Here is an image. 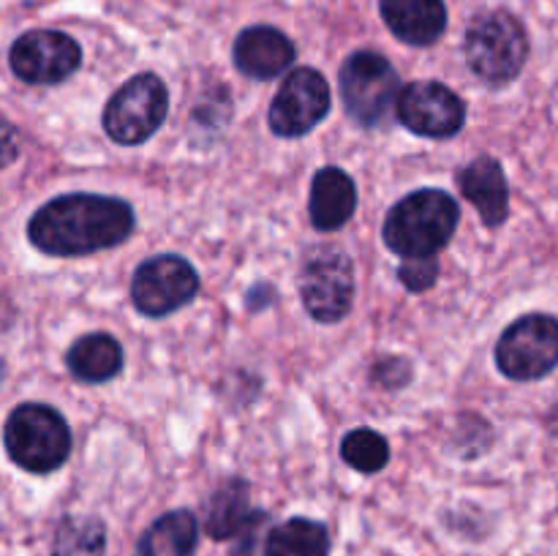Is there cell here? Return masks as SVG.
I'll return each instance as SVG.
<instances>
[{"instance_id":"6da1fadb","label":"cell","mask_w":558,"mask_h":556,"mask_svg":"<svg viewBox=\"0 0 558 556\" xmlns=\"http://www.w3.org/2000/svg\"><path fill=\"white\" fill-rule=\"evenodd\" d=\"M134 229V210L101 194H65L38 207L27 223L31 243L49 256H87L123 243Z\"/></svg>"},{"instance_id":"7a4b0ae2","label":"cell","mask_w":558,"mask_h":556,"mask_svg":"<svg viewBox=\"0 0 558 556\" xmlns=\"http://www.w3.org/2000/svg\"><path fill=\"white\" fill-rule=\"evenodd\" d=\"M461 210L447 191L420 189L403 196L385 218V243L403 259L436 256L456 234Z\"/></svg>"},{"instance_id":"3957f363","label":"cell","mask_w":558,"mask_h":556,"mask_svg":"<svg viewBox=\"0 0 558 556\" xmlns=\"http://www.w3.org/2000/svg\"><path fill=\"white\" fill-rule=\"evenodd\" d=\"M5 452L16 467L47 474L63 467L71 452L69 423L44 403H22L5 420Z\"/></svg>"},{"instance_id":"277c9868","label":"cell","mask_w":558,"mask_h":556,"mask_svg":"<svg viewBox=\"0 0 558 556\" xmlns=\"http://www.w3.org/2000/svg\"><path fill=\"white\" fill-rule=\"evenodd\" d=\"M466 63L488 85H507L521 74L529 58V38L521 22L507 11L480 14L466 31Z\"/></svg>"},{"instance_id":"5b68a950","label":"cell","mask_w":558,"mask_h":556,"mask_svg":"<svg viewBox=\"0 0 558 556\" xmlns=\"http://www.w3.org/2000/svg\"><path fill=\"white\" fill-rule=\"evenodd\" d=\"M403 87L390 60L379 52H354L341 69V96L360 125L379 129L398 112Z\"/></svg>"},{"instance_id":"8992f818","label":"cell","mask_w":558,"mask_h":556,"mask_svg":"<svg viewBox=\"0 0 558 556\" xmlns=\"http://www.w3.org/2000/svg\"><path fill=\"white\" fill-rule=\"evenodd\" d=\"M169 109L167 85L156 74H140L125 82L107 101L104 131L118 145H140L150 140Z\"/></svg>"},{"instance_id":"52a82bcc","label":"cell","mask_w":558,"mask_h":556,"mask_svg":"<svg viewBox=\"0 0 558 556\" xmlns=\"http://www.w3.org/2000/svg\"><path fill=\"white\" fill-rule=\"evenodd\" d=\"M496 365L505 376L532 382L558 365V319L529 314L512 322L496 343Z\"/></svg>"},{"instance_id":"ba28073f","label":"cell","mask_w":558,"mask_h":556,"mask_svg":"<svg viewBox=\"0 0 558 556\" xmlns=\"http://www.w3.org/2000/svg\"><path fill=\"white\" fill-rule=\"evenodd\" d=\"M300 294L305 311L316 322H341L349 314L354 300V265L341 249L322 245L314 249L303 262L300 273Z\"/></svg>"},{"instance_id":"9c48e42d","label":"cell","mask_w":558,"mask_h":556,"mask_svg":"<svg viewBox=\"0 0 558 556\" xmlns=\"http://www.w3.org/2000/svg\"><path fill=\"white\" fill-rule=\"evenodd\" d=\"M199 292V276L183 256L163 254L142 262L131 278V300L145 316H167Z\"/></svg>"},{"instance_id":"30bf717a","label":"cell","mask_w":558,"mask_h":556,"mask_svg":"<svg viewBox=\"0 0 558 556\" xmlns=\"http://www.w3.org/2000/svg\"><path fill=\"white\" fill-rule=\"evenodd\" d=\"M330 112V87L316 69H294L283 76L270 104V129L278 136H303Z\"/></svg>"},{"instance_id":"8fae6325","label":"cell","mask_w":558,"mask_h":556,"mask_svg":"<svg viewBox=\"0 0 558 556\" xmlns=\"http://www.w3.org/2000/svg\"><path fill=\"white\" fill-rule=\"evenodd\" d=\"M82 63L80 44L58 31H31L11 47V71L27 85H58Z\"/></svg>"},{"instance_id":"7c38bea8","label":"cell","mask_w":558,"mask_h":556,"mask_svg":"<svg viewBox=\"0 0 558 556\" xmlns=\"http://www.w3.org/2000/svg\"><path fill=\"white\" fill-rule=\"evenodd\" d=\"M396 114L414 134L445 140L463 129L466 104L441 82H412L403 87Z\"/></svg>"},{"instance_id":"4fadbf2b","label":"cell","mask_w":558,"mask_h":556,"mask_svg":"<svg viewBox=\"0 0 558 556\" xmlns=\"http://www.w3.org/2000/svg\"><path fill=\"white\" fill-rule=\"evenodd\" d=\"M294 44L267 25L245 27L234 41V65L254 80H272L292 65Z\"/></svg>"},{"instance_id":"5bb4252c","label":"cell","mask_w":558,"mask_h":556,"mask_svg":"<svg viewBox=\"0 0 558 556\" xmlns=\"http://www.w3.org/2000/svg\"><path fill=\"white\" fill-rule=\"evenodd\" d=\"M463 196L480 210L488 227H501L510 213V189L501 164L490 156H480L458 178Z\"/></svg>"},{"instance_id":"9a60e30c","label":"cell","mask_w":558,"mask_h":556,"mask_svg":"<svg viewBox=\"0 0 558 556\" xmlns=\"http://www.w3.org/2000/svg\"><path fill=\"white\" fill-rule=\"evenodd\" d=\"M379 9L387 27L414 47H428L447 27L445 0H379Z\"/></svg>"},{"instance_id":"2e32d148","label":"cell","mask_w":558,"mask_h":556,"mask_svg":"<svg viewBox=\"0 0 558 556\" xmlns=\"http://www.w3.org/2000/svg\"><path fill=\"white\" fill-rule=\"evenodd\" d=\"M357 207V189L343 169L325 167L311 183V221L322 232L341 229Z\"/></svg>"},{"instance_id":"e0dca14e","label":"cell","mask_w":558,"mask_h":556,"mask_svg":"<svg viewBox=\"0 0 558 556\" xmlns=\"http://www.w3.org/2000/svg\"><path fill=\"white\" fill-rule=\"evenodd\" d=\"M65 365L76 379L98 385L118 376V371L123 368V349L107 333H90L71 343L65 352Z\"/></svg>"},{"instance_id":"ac0fdd59","label":"cell","mask_w":558,"mask_h":556,"mask_svg":"<svg viewBox=\"0 0 558 556\" xmlns=\"http://www.w3.org/2000/svg\"><path fill=\"white\" fill-rule=\"evenodd\" d=\"M199 540L194 512L174 510L158 518L136 545V556H191Z\"/></svg>"},{"instance_id":"d6986e66","label":"cell","mask_w":558,"mask_h":556,"mask_svg":"<svg viewBox=\"0 0 558 556\" xmlns=\"http://www.w3.org/2000/svg\"><path fill=\"white\" fill-rule=\"evenodd\" d=\"M254 518L248 501V483L245 480H229L213 494L207 505L205 529L213 540H229L243 532Z\"/></svg>"},{"instance_id":"ffe728a7","label":"cell","mask_w":558,"mask_h":556,"mask_svg":"<svg viewBox=\"0 0 558 556\" xmlns=\"http://www.w3.org/2000/svg\"><path fill=\"white\" fill-rule=\"evenodd\" d=\"M265 556H330V534L319 521L289 518L267 534Z\"/></svg>"},{"instance_id":"44dd1931","label":"cell","mask_w":558,"mask_h":556,"mask_svg":"<svg viewBox=\"0 0 558 556\" xmlns=\"http://www.w3.org/2000/svg\"><path fill=\"white\" fill-rule=\"evenodd\" d=\"M104 548H107L104 523L98 518L71 516L58 527L52 556H104Z\"/></svg>"},{"instance_id":"7402d4cb","label":"cell","mask_w":558,"mask_h":556,"mask_svg":"<svg viewBox=\"0 0 558 556\" xmlns=\"http://www.w3.org/2000/svg\"><path fill=\"white\" fill-rule=\"evenodd\" d=\"M341 456L357 472L374 474L387 467V461H390V447H387L385 436L376 434L374 428H354L343 436Z\"/></svg>"},{"instance_id":"603a6c76","label":"cell","mask_w":558,"mask_h":556,"mask_svg":"<svg viewBox=\"0 0 558 556\" xmlns=\"http://www.w3.org/2000/svg\"><path fill=\"white\" fill-rule=\"evenodd\" d=\"M398 276H401L403 287L409 292H425L436 283L439 276V262L436 256H414V259H403L398 267Z\"/></svg>"},{"instance_id":"cb8c5ba5","label":"cell","mask_w":558,"mask_h":556,"mask_svg":"<svg viewBox=\"0 0 558 556\" xmlns=\"http://www.w3.org/2000/svg\"><path fill=\"white\" fill-rule=\"evenodd\" d=\"M556 434H558V412H556Z\"/></svg>"}]
</instances>
